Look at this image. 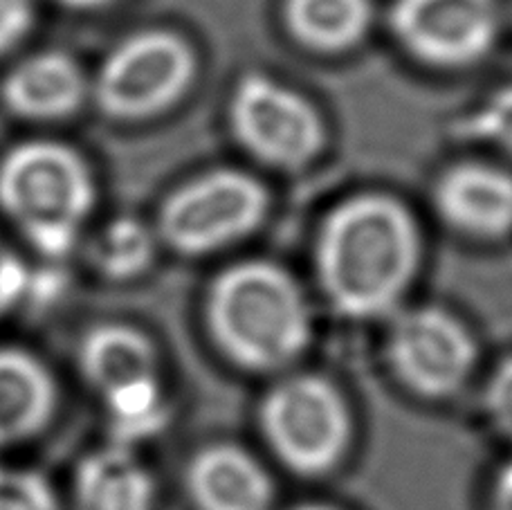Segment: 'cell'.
I'll list each match as a JSON object with an SVG mask.
<instances>
[{"mask_svg":"<svg viewBox=\"0 0 512 510\" xmlns=\"http://www.w3.org/2000/svg\"><path fill=\"white\" fill-rule=\"evenodd\" d=\"M70 510H155V481L142 457L122 443L81 457Z\"/></svg>","mask_w":512,"mask_h":510,"instance_id":"14","label":"cell"},{"mask_svg":"<svg viewBox=\"0 0 512 510\" xmlns=\"http://www.w3.org/2000/svg\"><path fill=\"white\" fill-rule=\"evenodd\" d=\"M88 84L79 63L66 52L45 50L23 59L3 81V102L25 120H63L79 111Z\"/></svg>","mask_w":512,"mask_h":510,"instance_id":"13","label":"cell"},{"mask_svg":"<svg viewBox=\"0 0 512 510\" xmlns=\"http://www.w3.org/2000/svg\"><path fill=\"white\" fill-rule=\"evenodd\" d=\"M0 510H66L41 472L0 466Z\"/></svg>","mask_w":512,"mask_h":510,"instance_id":"18","label":"cell"},{"mask_svg":"<svg viewBox=\"0 0 512 510\" xmlns=\"http://www.w3.org/2000/svg\"><path fill=\"white\" fill-rule=\"evenodd\" d=\"M95 198L93 173L66 144L30 140L0 160V209L43 257L61 259L72 252Z\"/></svg>","mask_w":512,"mask_h":510,"instance_id":"3","label":"cell"},{"mask_svg":"<svg viewBox=\"0 0 512 510\" xmlns=\"http://www.w3.org/2000/svg\"><path fill=\"white\" fill-rule=\"evenodd\" d=\"M389 349L400 378L425 396L452 394L474 364L468 331L438 308H418L398 317Z\"/></svg>","mask_w":512,"mask_h":510,"instance_id":"10","label":"cell"},{"mask_svg":"<svg viewBox=\"0 0 512 510\" xmlns=\"http://www.w3.org/2000/svg\"><path fill=\"white\" fill-rule=\"evenodd\" d=\"M441 214L463 232L499 236L512 230V176L486 165H461L436 191Z\"/></svg>","mask_w":512,"mask_h":510,"instance_id":"15","label":"cell"},{"mask_svg":"<svg viewBox=\"0 0 512 510\" xmlns=\"http://www.w3.org/2000/svg\"><path fill=\"white\" fill-rule=\"evenodd\" d=\"M468 124L474 135L512 153V86L492 95Z\"/></svg>","mask_w":512,"mask_h":510,"instance_id":"19","label":"cell"},{"mask_svg":"<svg viewBox=\"0 0 512 510\" xmlns=\"http://www.w3.org/2000/svg\"><path fill=\"white\" fill-rule=\"evenodd\" d=\"M268 196L252 176L216 169L185 182L160 212V234L173 250L200 257L248 236L263 221Z\"/></svg>","mask_w":512,"mask_h":510,"instance_id":"6","label":"cell"},{"mask_svg":"<svg viewBox=\"0 0 512 510\" xmlns=\"http://www.w3.org/2000/svg\"><path fill=\"white\" fill-rule=\"evenodd\" d=\"M59 3L68 5L72 9H99V7L113 5L117 0H59Z\"/></svg>","mask_w":512,"mask_h":510,"instance_id":"24","label":"cell"},{"mask_svg":"<svg viewBox=\"0 0 512 510\" xmlns=\"http://www.w3.org/2000/svg\"><path fill=\"white\" fill-rule=\"evenodd\" d=\"M155 257V236L140 218L120 216L97 234L90 250L95 268L113 281L140 277Z\"/></svg>","mask_w":512,"mask_h":510,"instance_id":"17","label":"cell"},{"mask_svg":"<svg viewBox=\"0 0 512 510\" xmlns=\"http://www.w3.org/2000/svg\"><path fill=\"white\" fill-rule=\"evenodd\" d=\"M393 27L420 59L465 66L495 43L499 9L497 0H398Z\"/></svg>","mask_w":512,"mask_h":510,"instance_id":"9","label":"cell"},{"mask_svg":"<svg viewBox=\"0 0 512 510\" xmlns=\"http://www.w3.org/2000/svg\"><path fill=\"white\" fill-rule=\"evenodd\" d=\"M207 329L227 360L248 371H277L306 349V299L286 270L248 261L221 272L207 295Z\"/></svg>","mask_w":512,"mask_h":510,"instance_id":"2","label":"cell"},{"mask_svg":"<svg viewBox=\"0 0 512 510\" xmlns=\"http://www.w3.org/2000/svg\"><path fill=\"white\" fill-rule=\"evenodd\" d=\"M77 367L102 400L117 430L144 432L164 412V376L158 346L131 324L104 322L84 333Z\"/></svg>","mask_w":512,"mask_h":510,"instance_id":"4","label":"cell"},{"mask_svg":"<svg viewBox=\"0 0 512 510\" xmlns=\"http://www.w3.org/2000/svg\"><path fill=\"white\" fill-rule=\"evenodd\" d=\"M488 407L495 421L512 434V360L501 364L488 387Z\"/></svg>","mask_w":512,"mask_h":510,"instance_id":"22","label":"cell"},{"mask_svg":"<svg viewBox=\"0 0 512 510\" xmlns=\"http://www.w3.org/2000/svg\"><path fill=\"white\" fill-rule=\"evenodd\" d=\"M497 493H499V502L504 504V508L512 510V457L506 466L501 468V475L497 481Z\"/></svg>","mask_w":512,"mask_h":510,"instance_id":"23","label":"cell"},{"mask_svg":"<svg viewBox=\"0 0 512 510\" xmlns=\"http://www.w3.org/2000/svg\"><path fill=\"white\" fill-rule=\"evenodd\" d=\"M194 77L196 54L180 34L144 30L108 52L97 72L95 97L108 117L146 120L176 104Z\"/></svg>","mask_w":512,"mask_h":510,"instance_id":"5","label":"cell"},{"mask_svg":"<svg viewBox=\"0 0 512 510\" xmlns=\"http://www.w3.org/2000/svg\"><path fill=\"white\" fill-rule=\"evenodd\" d=\"M288 23L299 41L319 50L358 43L371 21L369 0H288Z\"/></svg>","mask_w":512,"mask_h":510,"instance_id":"16","label":"cell"},{"mask_svg":"<svg viewBox=\"0 0 512 510\" xmlns=\"http://www.w3.org/2000/svg\"><path fill=\"white\" fill-rule=\"evenodd\" d=\"M236 138L274 167H301L322 147V120L295 90L265 75H248L230 102Z\"/></svg>","mask_w":512,"mask_h":510,"instance_id":"8","label":"cell"},{"mask_svg":"<svg viewBox=\"0 0 512 510\" xmlns=\"http://www.w3.org/2000/svg\"><path fill=\"white\" fill-rule=\"evenodd\" d=\"M292 510H333L328 506H299V508H292Z\"/></svg>","mask_w":512,"mask_h":510,"instance_id":"25","label":"cell"},{"mask_svg":"<svg viewBox=\"0 0 512 510\" xmlns=\"http://www.w3.org/2000/svg\"><path fill=\"white\" fill-rule=\"evenodd\" d=\"M259 418L272 452L304 475L335 466L349 445V412L342 396L322 378L295 376L279 382L265 396Z\"/></svg>","mask_w":512,"mask_h":510,"instance_id":"7","label":"cell"},{"mask_svg":"<svg viewBox=\"0 0 512 510\" xmlns=\"http://www.w3.org/2000/svg\"><path fill=\"white\" fill-rule=\"evenodd\" d=\"M27 284H30V275H27L25 263L0 239V320L21 302L27 293Z\"/></svg>","mask_w":512,"mask_h":510,"instance_id":"20","label":"cell"},{"mask_svg":"<svg viewBox=\"0 0 512 510\" xmlns=\"http://www.w3.org/2000/svg\"><path fill=\"white\" fill-rule=\"evenodd\" d=\"M182 488L194 510H268L272 504L268 472L234 443H209L191 454Z\"/></svg>","mask_w":512,"mask_h":510,"instance_id":"11","label":"cell"},{"mask_svg":"<svg viewBox=\"0 0 512 510\" xmlns=\"http://www.w3.org/2000/svg\"><path fill=\"white\" fill-rule=\"evenodd\" d=\"M59 385L39 355L0 346V448L32 441L59 412Z\"/></svg>","mask_w":512,"mask_h":510,"instance_id":"12","label":"cell"},{"mask_svg":"<svg viewBox=\"0 0 512 510\" xmlns=\"http://www.w3.org/2000/svg\"><path fill=\"white\" fill-rule=\"evenodd\" d=\"M34 25V0H0V57L21 43Z\"/></svg>","mask_w":512,"mask_h":510,"instance_id":"21","label":"cell"},{"mask_svg":"<svg viewBox=\"0 0 512 510\" xmlns=\"http://www.w3.org/2000/svg\"><path fill=\"white\" fill-rule=\"evenodd\" d=\"M319 275L331 302L351 317H373L398 302L418 261V234L396 200L360 196L328 218Z\"/></svg>","mask_w":512,"mask_h":510,"instance_id":"1","label":"cell"}]
</instances>
